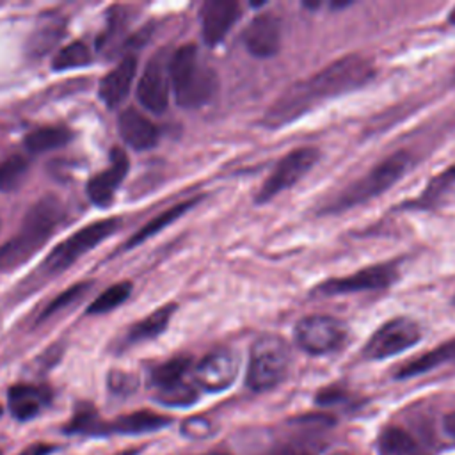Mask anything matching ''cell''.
<instances>
[{
  "label": "cell",
  "instance_id": "22",
  "mask_svg": "<svg viewBox=\"0 0 455 455\" xmlns=\"http://www.w3.org/2000/svg\"><path fill=\"white\" fill-rule=\"evenodd\" d=\"M197 201H199V197H194V199H188V201H183V203H178V204H174L172 208H169V210H165L164 213H160V215H156L155 219H151L148 224H144L128 242H126V245L124 247H133V245H139V243H142L146 238H149V236H153V235H156L158 231H162L165 226H169V224H172L176 219H180L185 212H188L190 208H194L196 204H197Z\"/></svg>",
  "mask_w": 455,
  "mask_h": 455
},
{
  "label": "cell",
  "instance_id": "38",
  "mask_svg": "<svg viewBox=\"0 0 455 455\" xmlns=\"http://www.w3.org/2000/svg\"><path fill=\"white\" fill-rule=\"evenodd\" d=\"M203 455H226V453H203Z\"/></svg>",
  "mask_w": 455,
  "mask_h": 455
},
{
  "label": "cell",
  "instance_id": "6",
  "mask_svg": "<svg viewBox=\"0 0 455 455\" xmlns=\"http://www.w3.org/2000/svg\"><path fill=\"white\" fill-rule=\"evenodd\" d=\"M119 228V219H103L96 220L76 233H73L69 238H66L62 243H59L46 258L44 270L57 274L68 268L71 263H75L84 252H89L98 243H101L105 238H108L116 229Z\"/></svg>",
  "mask_w": 455,
  "mask_h": 455
},
{
  "label": "cell",
  "instance_id": "37",
  "mask_svg": "<svg viewBox=\"0 0 455 455\" xmlns=\"http://www.w3.org/2000/svg\"><path fill=\"white\" fill-rule=\"evenodd\" d=\"M450 23H453V25H455V9L450 12Z\"/></svg>",
  "mask_w": 455,
  "mask_h": 455
},
{
  "label": "cell",
  "instance_id": "36",
  "mask_svg": "<svg viewBox=\"0 0 455 455\" xmlns=\"http://www.w3.org/2000/svg\"><path fill=\"white\" fill-rule=\"evenodd\" d=\"M268 455H307L306 451L299 450V448H290V446H283V448H277L274 451H270Z\"/></svg>",
  "mask_w": 455,
  "mask_h": 455
},
{
  "label": "cell",
  "instance_id": "31",
  "mask_svg": "<svg viewBox=\"0 0 455 455\" xmlns=\"http://www.w3.org/2000/svg\"><path fill=\"white\" fill-rule=\"evenodd\" d=\"M62 34V25L57 23V20L48 21L46 18L43 20V27H37L32 41H30V48L34 53H44L53 43L48 39V36H52L53 39H59V36Z\"/></svg>",
  "mask_w": 455,
  "mask_h": 455
},
{
  "label": "cell",
  "instance_id": "29",
  "mask_svg": "<svg viewBox=\"0 0 455 455\" xmlns=\"http://www.w3.org/2000/svg\"><path fill=\"white\" fill-rule=\"evenodd\" d=\"M196 398H197V393H196L194 386L187 384L185 380L158 391V400L167 403V405H188Z\"/></svg>",
  "mask_w": 455,
  "mask_h": 455
},
{
  "label": "cell",
  "instance_id": "34",
  "mask_svg": "<svg viewBox=\"0 0 455 455\" xmlns=\"http://www.w3.org/2000/svg\"><path fill=\"white\" fill-rule=\"evenodd\" d=\"M50 451H53V446H52V444L37 443V444H30V446H27V448H25V450H21L18 455H48Z\"/></svg>",
  "mask_w": 455,
  "mask_h": 455
},
{
  "label": "cell",
  "instance_id": "12",
  "mask_svg": "<svg viewBox=\"0 0 455 455\" xmlns=\"http://www.w3.org/2000/svg\"><path fill=\"white\" fill-rule=\"evenodd\" d=\"M238 371V359L228 348H219L206 354L194 370L196 382L212 393L228 389Z\"/></svg>",
  "mask_w": 455,
  "mask_h": 455
},
{
  "label": "cell",
  "instance_id": "23",
  "mask_svg": "<svg viewBox=\"0 0 455 455\" xmlns=\"http://www.w3.org/2000/svg\"><path fill=\"white\" fill-rule=\"evenodd\" d=\"M71 133L62 126H44L30 132L25 137V148L30 153H43L55 148H62L69 142Z\"/></svg>",
  "mask_w": 455,
  "mask_h": 455
},
{
  "label": "cell",
  "instance_id": "39",
  "mask_svg": "<svg viewBox=\"0 0 455 455\" xmlns=\"http://www.w3.org/2000/svg\"><path fill=\"white\" fill-rule=\"evenodd\" d=\"M453 304H455V297H453Z\"/></svg>",
  "mask_w": 455,
  "mask_h": 455
},
{
  "label": "cell",
  "instance_id": "10",
  "mask_svg": "<svg viewBox=\"0 0 455 455\" xmlns=\"http://www.w3.org/2000/svg\"><path fill=\"white\" fill-rule=\"evenodd\" d=\"M398 279L396 263H379L366 268H361L345 277H334L323 281L316 286V293L320 295H345L355 291H371V290H384L391 286Z\"/></svg>",
  "mask_w": 455,
  "mask_h": 455
},
{
  "label": "cell",
  "instance_id": "24",
  "mask_svg": "<svg viewBox=\"0 0 455 455\" xmlns=\"http://www.w3.org/2000/svg\"><path fill=\"white\" fill-rule=\"evenodd\" d=\"M380 455H418L419 448L416 441L405 430L398 427L386 428L379 437Z\"/></svg>",
  "mask_w": 455,
  "mask_h": 455
},
{
  "label": "cell",
  "instance_id": "2",
  "mask_svg": "<svg viewBox=\"0 0 455 455\" xmlns=\"http://www.w3.org/2000/svg\"><path fill=\"white\" fill-rule=\"evenodd\" d=\"M64 210L55 197H41L25 215L18 233L0 247V272L28 261L52 236Z\"/></svg>",
  "mask_w": 455,
  "mask_h": 455
},
{
  "label": "cell",
  "instance_id": "21",
  "mask_svg": "<svg viewBox=\"0 0 455 455\" xmlns=\"http://www.w3.org/2000/svg\"><path fill=\"white\" fill-rule=\"evenodd\" d=\"M174 309H176V304H165V306L158 307L149 316H146L144 320L132 325L126 339L130 343H137V341H146V339H151V338L162 334L165 331Z\"/></svg>",
  "mask_w": 455,
  "mask_h": 455
},
{
  "label": "cell",
  "instance_id": "1",
  "mask_svg": "<svg viewBox=\"0 0 455 455\" xmlns=\"http://www.w3.org/2000/svg\"><path fill=\"white\" fill-rule=\"evenodd\" d=\"M373 76L375 68L366 57L355 53L339 57L313 76L283 91L268 107L261 123L270 130L281 128L307 114L320 101L364 87Z\"/></svg>",
  "mask_w": 455,
  "mask_h": 455
},
{
  "label": "cell",
  "instance_id": "3",
  "mask_svg": "<svg viewBox=\"0 0 455 455\" xmlns=\"http://www.w3.org/2000/svg\"><path fill=\"white\" fill-rule=\"evenodd\" d=\"M169 75L176 103L185 108L208 103L219 85L215 71L201 59L196 44H183L171 55Z\"/></svg>",
  "mask_w": 455,
  "mask_h": 455
},
{
  "label": "cell",
  "instance_id": "16",
  "mask_svg": "<svg viewBox=\"0 0 455 455\" xmlns=\"http://www.w3.org/2000/svg\"><path fill=\"white\" fill-rule=\"evenodd\" d=\"M121 139L133 149H149L158 140L156 126L139 110L124 108L117 119Z\"/></svg>",
  "mask_w": 455,
  "mask_h": 455
},
{
  "label": "cell",
  "instance_id": "26",
  "mask_svg": "<svg viewBox=\"0 0 455 455\" xmlns=\"http://www.w3.org/2000/svg\"><path fill=\"white\" fill-rule=\"evenodd\" d=\"M85 64H91V52L85 43L75 41L68 46H64L52 60V68L55 71H64L71 68H82Z\"/></svg>",
  "mask_w": 455,
  "mask_h": 455
},
{
  "label": "cell",
  "instance_id": "5",
  "mask_svg": "<svg viewBox=\"0 0 455 455\" xmlns=\"http://www.w3.org/2000/svg\"><path fill=\"white\" fill-rule=\"evenodd\" d=\"M290 363V348L283 338L275 334L259 336L251 347L247 386L254 391L272 389L286 377Z\"/></svg>",
  "mask_w": 455,
  "mask_h": 455
},
{
  "label": "cell",
  "instance_id": "17",
  "mask_svg": "<svg viewBox=\"0 0 455 455\" xmlns=\"http://www.w3.org/2000/svg\"><path fill=\"white\" fill-rule=\"evenodd\" d=\"M137 71V59L133 55L123 57L114 69H110L100 82V96L107 107L119 105L133 84Z\"/></svg>",
  "mask_w": 455,
  "mask_h": 455
},
{
  "label": "cell",
  "instance_id": "30",
  "mask_svg": "<svg viewBox=\"0 0 455 455\" xmlns=\"http://www.w3.org/2000/svg\"><path fill=\"white\" fill-rule=\"evenodd\" d=\"M455 183V165L446 169L443 174H439L437 178H434L430 181V185L427 187L425 194L421 196V199L418 201V206H425V204H434L446 190L448 187H451Z\"/></svg>",
  "mask_w": 455,
  "mask_h": 455
},
{
  "label": "cell",
  "instance_id": "4",
  "mask_svg": "<svg viewBox=\"0 0 455 455\" xmlns=\"http://www.w3.org/2000/svg\"><path fill=\"white\" fill-rule=\"evenodd\" d=\"M411 167V156L407 151H398L379 162L366 176L345 188L334 203L327 208L329 212H343L355 204L366 203L371 197L382 194L393 187Z\"/></svg>",
  "mask_w": 455,
  "mask_h": 455
},
{
  "label": "cell",
  "instance_id": "15",
  "mask_svg": "<svg viewBox=\"0 0 455 455\" xmlns=\"http://www.w3.org/2000/svg\"><path fill=\"white\" fill-rule=\"evenodd\" d=\"M128 167H130V162H128L126 153L121 148H114L110 151L108 167L103 172H98L96 176H92L87 183L89 199L94 204L107 206L112 201V196L116 194L119 185L123 183V180L128 172Z\"/></svg>",
  "mask_w": 455,
  "mask_h": 455
},
{
  "label": "cell",
  "instance_id": "9",
  "mask_svg": "<svg viewBox=\"0 0 455 455\" xmlns=\"http://www.w3.org/2000/svg\"><path fill=\"white\" fill-rule=\"evenodd\" d=\"M345 338V325L329 315H309L295 325L297 345L313 355L336 350Z\"/></svg>",
  "mask_w": 455,
  "mask_h": 455
},
{
  "label": "cell",
  "instance_id": "13",
  "mask_svg": "<svg viewBox=\"0 0 455 455\" xmlns=\"http://www.w3.org/2000/svg\"><path fill=\"white\" fill-rule=\"evenodd\" d=\"M242 14L240 4L235 0H206L201 5V36L208 46H215L224 41L231 27Z\"/></svg>",
  "mask_w": 455,
  "mask_h": 455
},
{
  "label": "cell",
  "instance_id": "25",
  "mask_svg": "<svg viewBox=\"0 0 455 455\" xmlns=\"http://www.w3.org/2000/svg\"><path fill=\"white\" fill-rule=\"evenodd\" d=\"M188 366H190L188 357H174L153 370L151 382L158 387V391L171 387L174 384H180V382H183V377H185Z\"/></svg>",
  "mask_w": 455,
  "mask_h": 455
},
{
  "label": "cell",
  "instance_id": "33",
  "mask_svg": "<svg viewBox=\"0 0 455 455\" xmlns=\"http://www.w3.org/2000/svg\"><path fill=\"white\" fill-rule=\"evenodd\" d=\"M181 430L188 437H206L210 434V423L203 418H190L183 423Z\"/></svg>",
  "mask_w": 455,
  "mask_h": 455
},
{
  "label": "cell",
  "instance_id": "32",
  "mask_svg": "<svg viewBox=\"0 0 455 455\" xmlns=\"http://www.w3.org/2000/svg\"><path fill=\"white\" fill-rule=\"evenodd\" d=\"M89 286H91L89 283H78V284L68 288L66 291H62L59 297H55V300H52V302L43 309L39 320H46L48 316H52L53 313H57V311L62 309L64 306H69L71 302H76V300L80 299V295L89 290Z\"/></svg>",
  "mask_w": 455,
  "mask_h": 455
},
{
  "label": "cell",
  "instance_id": "20",
  "mask_svg": "<svg viewBox=\"0 0 455 455\" xmlns=\"http://www.w3.org/2000/svg\"><path fill=\"white\" fill-rule=\"evenodd\" d=\"M169 423V418L160 416L151 411H137L126 416H121L116 419L108 430L119 432V434H144V432H153Z\"/></svg>",
  "mask_w": 455,
  "mask_h": 455
},
{
  "label": "cell",
  "instance_id": "28",
  "mask_svg": "<svg viewBox=\"0 0 455 455\" xmlns=\"http://www.w3.org/2000/svg\"><path fill=\"white\" fill-rule=\"evenodd\" d=\"M28 171V160L20 155H12L0 162V192L14 190Z\"/></svg>",
  "mask_w": 455,
  "mask_h": 455
},
{
  "label": "cell",
  "instance_id": "35",
  "mask_svg": "<svg viewBox=\"0 0 455 455\" xmlns=\"http://www.w3.org/2000/svg\"><path fill=\"white\" fill-rule=\"evenodd\" d=\"M444 430L450 437L455 439V411L444 416Z\"/></svg>",
  "mask_w": 455,
  "mask_h": 455
},
{
  "label": "cell",
  "instance_id": "27",
  "mask_svg": "<svg viewBox=\"0 0 455 455\" xmlns=\"http://www.w3.org/2000/svg\"><path fill=\"white\" fill-rule=\"evenodd\" d=\"M132 293V283L128 281H123V283H117L110 288H107L98 299H94L91 302V306L87 307V313L89 315H101V313H107L117 306H121Z\"/></svg>",
  "mask_w": 455,
  "mask_h": 455
},
{
  "label": "cell",
  "instance_id": "11",
  "mask_svg": "<svg viewBox=\"0 0 455 455\" xmlns=\"http://www.w3.org/2000/svg\"><path fill=\"white\" fill-rule=\"evenodd\" d=\"M171 55L165 50L156 52L146 64L137 85V98L142 107L153 114H162L169 105Z\"/></svg>",
  "mask_w": 455,
  "mask_h": 455
},
{
  "label": "cell",
  "instance_id": "8",
  "mask_svg": "<svg viewBox=\"0 0 455 455\" xmlns=\"http://www.w3.org/2000/svg\"><path fill=\"white\" fill-rule=\"evenodd\" d=\"M419 336L421 331L414 320L407 316L391 318L370 336L363 348V355L366 359H386L396 355L416 345Z\"/></svg>",
  "mask_w": 455,
  "mask_h": 455
},
{
  "label": "cell",
  "instance_id": "14",
  "mask_svg": "<svg viewBox=\"0 0 455 455\" xmlns=\"http://www.w3.org/2000/svg\"><path fill=\"white\" fill-rule=\"evenodd\" d=\"M242 43L245 50L258 59H268L275 55L281 44L279 20L272 12L258 14L242 32Z\"/></svg>",
  "mask_w": 455,
  "mask_h": 455
},
{
  "label": "cell",
  "instance_id": "19",
  "mask_svg": "<svg viewBox=\"0 0 455 455\" xmlns=\"http://www.w3.org/2000/svg\"><path fill=\"white\" fill-rule=\"evenodd\" d=\"M446 363H455V338L435 347L434 350L430 352H425L423 355H419L418 359H412L409 361L407 364H403L396 377L398 379H407V377H414V375H419V373H425V371H430L441 364H446Z\"/></svg>",
  "mask_w": 455,
  "mask_h": 455
},
{
  "label": "cell",
  "instance_id": "7",
  "mask_svg": "<svg viewBox=\"0 0 455 455\" xmlns=\"http://www.w3.org/2000/svg\"><path fill=\"white\" fill-rule=\"evenodd\" d=\"M318 158L320 153L316 148H297L284 155L256 194V203H268L277 194L293 187L302 176L309 172Z\"/></svg>",
  "mask_w": 455,
  "mask_h": 455
},
{
  "label": "cell",
  "instance_id": "18",
  "mask_svg": "<svg viewBox=\"0 0 455 455\" xmlns=\"http://www.w3.org/2000/svg\"><path fill=\"white\" fill-rule=\"evenodd\" d=\"M7 402L12 416L20 421H25L32 419L43 411V407L50 402V391L43 386L16 384L9 389Z\"/></svg>",
  "mask_w": 455,
  "mask_h": 455
}]
</instances>
